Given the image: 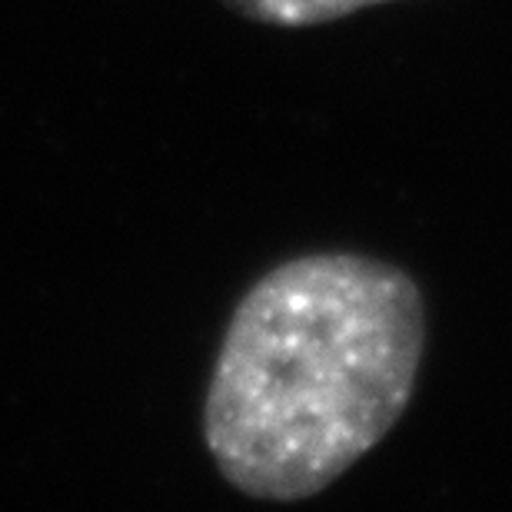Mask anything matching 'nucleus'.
<instances>
[{
    "label": "nucleus",
    "instance_id": "f257e3e1",
    "mask_svg": "<svg viewBox=\"0 0 512 512\" xmlns=\"http://www.w3.org/2000/svg\"><path fill=\"white\" fill-rule=\"evenodd\" d=\"M426 303L399 266L310 253L233 310L203 403L217 473L250 499L300 503L370 456L409 409Z\"/></svg>",
    "mask_w": 512,
    "mask_h": 512
},
{
    "label": "nucleus",
    "instance_id": "f03ea898",
    "mask_svg": "<svg viewBox=\"0 0 512 512\" xmlns=\"http://www.w3.org/2000/svg\"><path fill=\"white\" fill-rule=\"evenodd\" d=\"M233 14L270 27H320L389 0H220Z\"/></svg>",
    "mask_w": 512,
    "mask_h": 512
}]
</instances>
